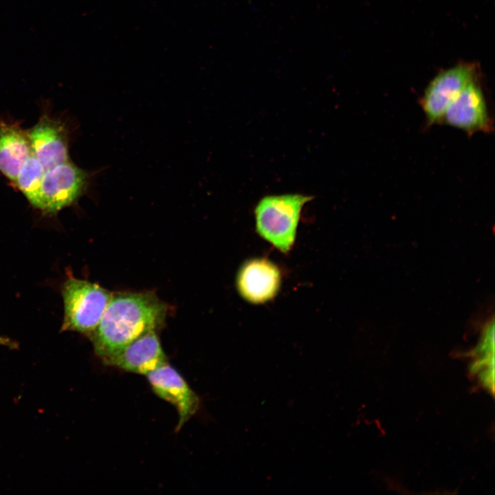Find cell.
<instances>
[{
  "label": "cell",
  "mask_w": 495,
  "mask_h": 495,
  "mask_svg": "<svg viewBox=\"0 0 495 495\" xmlns=\"http://www.w3.org/2000/svg\"><path fill=\"white\" fill-rule=\"evenodd\" d=\"M31 154L28 131L16 122H0V172L13 183Z\"/></svg>",
  "instance_id": "11"
},
{
  "label": "cell",
  "mask_w": 495,
  "mask_h": 495,
  "mask_svg": "<svg viewBox=\"0 0 495 495\" xmlns=\"http://www.w3.org/2000/svg\"><path fill=\"white\" fill-rule=\"evenodd\" d=\"M65 314L62 331L89 336L94 332L112 293L98 284L70 276L62 287Z\"/></svg>",
  "instance_id": "3"
},
{
  "label": "cell",
  "mask_w": 495,
  "mask_h": 495,
  "mask_svg": "<svg viewBox=\"0 0 495 495\" xmlns=\"http://www.w3.org/2000/svg\"><path fill=\"white\" fill-rule=\"evenodd\" d=\"M475 79L473 66L461 64L440 72L429 83L421 99V106L429 125L441 122L450 103L465 87Z\"/></svg>",
  "instance_id": "5"
},
{
  "label": "cell",
  "mask_w": 495,
  "mask_h": 495,
  "mask_svg": "<svg viewBox=\"0 0 495 495\" xmlns=\"http://www.w3.org/2000/svg\"><path fill=\"white\" fill-rule=\"evenodd\" d=\"M169 307L152 292H116L90 336L102 361L140 336L163 327Z\"/></svg>",
  "instance_id": "1"
},
{
  "label": "cell",
  "mask_w": 495,
  "mask_h": 495,
  "mask_svg": "<svg viewBox=\"0 0 495 495\" xmlns=\"http://www.w3.org/2000/svg\"><path fill=\"white\" fill-rule=\"evenodd\" d=\"M312 199L302 194L263 197L254 208L257 233L282 253H288L295 242L302 208Z\"/></svg>",
  "instance_id": "2"
},
{
  "label": "cell",
  "mask_w": 495,
  "mask_h": 495,
  "mask_svg": "<svg viewBox=\"0 0 495 495\" xmlns=\"http://www.w3.org/2000/svg\"><path fill=\"white\" fill-rule=\"evenodd\" d=\"M28 135L32 154L45 170L69 161L67 131L60 120L44 113Z\"/></svg>",
  "instance_id": "8"
},
{
  "label": "cell",
  "mask_w": 495,
  "mask_h": 495,
  "mask_svg": "<svg viewBox=\"0 0 495 495\" xmlns=\"http://www.w3.org/2000/svg\"><path fill=\"white\" fill-rule=\"evenodd\" d=\"M280 272L274 263L264 258L246 261L236 276V287L241 296L253 304L274 298L280 286Z\"/></svg>",
  "instance_id": "9"
},
{
  "label": "cell",
  "mask_w": 495,
  "mask_h": 495,
  "mask_svg": "<svg viewBox=\"0 0 495 495\" xmlns=\"http://www.w3.org/2000/svg\"><path fill=\"white\" fill-rule=\"evenodd\" d=\"M103 362L128 372L146 375L167 361L157 331H150L138 337Z\"/></svg>",
  "instance_id": "10"
},
{
  "label": "cell",
  "mask_w": 495,
  "mask_h": 495,
  "mask_svg": "<svg viewBox=\"0 0 495 495\" xmlns=\"http://www.w3.org/2000/svg\"><path fill=\"white\" fill-rule=\"evenodd\" d=\"M469 135L492 129L487 102L475 79L470 81L446 110L441 122Z\"/></svg>",
  "instance_id": "7"
},
{
  "label": "cell",
  "mask_w": 495,
  "mask_h": 495,
  "mask_svg": "<svg viewBox=\"0 0 495 495\" xmlns=\"http://www.w3.org/2000/svg\"><path fill=\"white\" fill-rule=\"evenodd\" d=\"M89 175L69 160L45 170L30 203L45 214H54L74 203L85 190Z\"/></svg>",
  "instance_id": "4"
},
{
  "label": "cell",
  "mask_w": 495,
  "mask_h": 495,
  "mask_svg": "<svg viewBox=\"0 0 495 495\" xmlns=\"http://www.w3.org/2000/svg\"><path fill=\"white\" fill-rule=\"evenodd\" d=\"M153 392L160 398L172 404L178 412L176 431L199 410L201 400L184 377L168 362L146 375Z\"/></svg>",
  "instance_id": "6"
},
{
  "label": "cell",
  "mask_w": 495,
  "mask_h": 495,
  "mask_svg": "<svg viewBox=\"0 0 495 495\" xmlns=\"http://www.w3.org/2000/svg\"><path fill=\"white\" fill-rule=\"evenodd\" d=\"M0 345L7 346L10 348L16 347V344L11 340L0 336Z\"/></svg>",
  "instance_id": "13"
},
{
  "label": "cell",
  "mask_w": 495,
  "mask_h": 495,
  "mask_svg": "<svg viewBox=\"0 0 495 495\" xmlns=\"http://www.w3.org/2000/svg\"><path fill=\"white\" fill-rule=\"evenodd\" d=\"M45 172L43 166L31 154L23 162L12 183L24 194L30 203L34 200L38 191Z\"/></svg>",
  "instance_id": "12"
}]
</instances>
